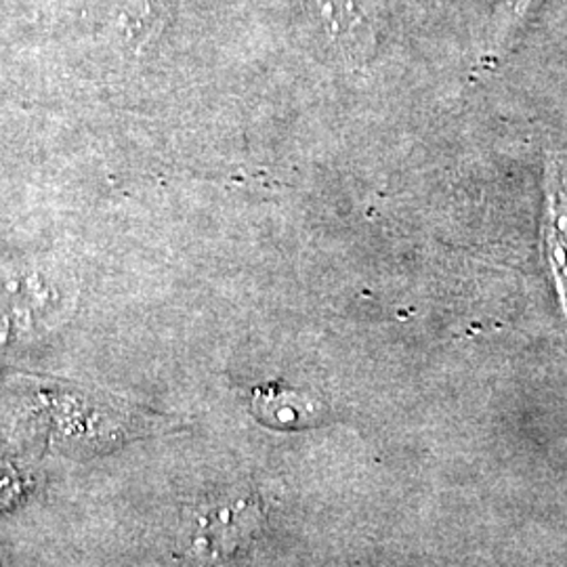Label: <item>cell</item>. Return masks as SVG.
I'll use <instances>...</instances> for the list:
<instances>
[{"mask_svg": "<svg viewBox=\"0 0 567 567\" xmlns=\"http://www.w3.org/2000/svg\"><path fill=\"white\" fill-rule=\"evenodd\" d=\"M545 257L567 318V187L561 166L547 164V210L543 221Z\"/></svg>", "mask_w": 567, "mask_h": 567, "instance_id": "obj_1", "label": "cell"}, {"mask_svg": "<svg viewBox=\"0 0 567 567\" xmlns=\"http://www.w3.org/2000/svg\"><path fill=\"white\" fill-rule=\"evenodd\" d=\"M324 405L309 395L280 383H267L252 391V414L274 429H303L316 425L322 419Z\"/></svg>", "mask_w": 567, "mask_h": 567, "instance_id": "obj_2", "label": "cell"}, {"mask_svg": "<svg viewBox=\"0 0 567 567\" xmlns=\"http://www.w3.org/2000/svg\"><path fill=\"white\" fill-rule=\"evenodd\" d=\"M324 16L334 41L341 44L344 53L360 55L370 47L372 30L358 4L351 0H330L326 4Z\"/></svg>", "mask_w": 567, "mask_h": 567, "instance_id": "obj_3", "label": "cell"}, {"mask_svg": "<svg viewBox=\"0 0 567 567\" xmlns=\"http://www.w3.org/2000/svg\"><path fill=\"white\" fill-rule=\"evenodd\" d=\"M166 20L163 0H126L121 11V28L131 49L140 51L152 41Z\"/></svg>", "mask_w": 567, "mask_h": 567, "instance_id": "obj_4", "label": "cell"}]
</instances>
